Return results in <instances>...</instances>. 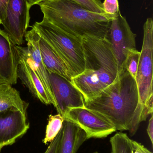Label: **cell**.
<instances>
[{
  "mask_svg": "<svg viewBox=\"0 0 153 153\" xmlns=\"http://www.w3.org/2000/svg\"><path fill=\"white\" fill-rule=\"evenodd\" d=\"M139 102L135 79L124 65L116 80L97 96L84 102V105L106 119L116 130L129 131Z\"/></svg>",
  "mask_w": 153,
  "mask_h": 153,
  "instance_id": "obj_1",
  "label": "cell"
},
{
  "mask_svg": "<svg viewBox=\"0 0 153 153\" xmlns=\"http://www.w3.org/2000/svg\"><path fill=\"white\" fill-rule=\"evenodd\" d=\"M38 5L43 19L81 39L107 38L110 22L116 14L93 12L73 0H45Z\"/></svg>",
  "mask_w": 153,
  "mask_h": 153,
  "instance_id": "obj_2",
  "label": "cell"
},
{
  "mask_svg": "<svg viewBox=\"0 0 153 153\" xmlns=\"http://www.w3.org/2000/svg\"><path fill=\"white\" fill-rule=\"evenodd\" d=\"M84 56L82 73L71 82L81 92L84 102L94 98L111 84L117 76L118 67L107 39L82 38Z\"/></svg>",
  "mask_w": 153,
  "mask_h": 153,
  "instance_id": "obj_3",
  "label": "cell"
},
{
  "mask_svg": "<svg viewBox=\"0 0 153 153\" xmlns=\"http://www.w3.org/2000/svg\"><path fill=\"white\" fill-rule=\"evenodd\" d=\"M143 40L135 80L139 102L136 112L130 135H134L140 123L153 114V21L148 18L143 26Z\"/></svg>",
  "mask_w": 153,
  "mask_h": 153,
  "instance_id": "obj_4",
  "label": "cell"
},
{
  "mask_svg": "<svg viewBox=\"0 0 153 153\" xmlns=\"http://www.w3.org/2000/svg\"><path fill=\"white\" fill-rule=\"evenodd\" d=\"M32 26L62 57L72 77L82 73L84 70V56L82 39L66 33L44 19Z\"/></svg>",
  "mask_w": 153,
  "mask_h": 153,
  "instance_id": "obj_5",
  "label": "cell"
},
{
  "mask_svg": "<svg viewBox=\"0 0 153 153\" xmlns=\"http://www.w3.org/2000/svg\"><path fill=\"white\" fill-rule=\"evenodd\" d=\"M136 36L119 11L110 22L107 38L116 61L119 71L125 65L129 52L137 49Z\"/></svg>",
  "mask_w": 153,
  "mask_h": 153,
  "instance_id": "obj_6",
  "label": "cell"
},
{
  "mask_svg": "<svg viewBox=\"0 0 153 153\" xmlns=\"http://www.w3.org/2000/svg\"><path fill=\"white\" fill-rule=\"evenodd\" d=\"M63 117L64 120L71 121L82 129L87 139L104 138L116 131L106 119L85 107L69 109Z\"/></svg>",
  "mask_w": 153,
  "mask_h": 153,
  "instance_id": "obj_7",
  "label": "cell"
},
{
  "mask_svg": "<svg viewBox=\"0 0 153 153\" xmlns=\"http://www.w3.org/2000/svg\"><path fill=\"white\" fill-rule=\"evenodd\" d=\"M31 27V30L27 31L24 36L27 42V47L16 45V50L37 74L47 93L51 104L56 108V102L51 90L49 73L43 62L40 49V36L33 26Z\"/></svg>",
  "mask_w": 153,
  "mask_h": 153,
  "instance_id": "obj_8",
  "label": "cell"
},
{
  "mask_svg": "<svg viewBox=\"0 0 153 153\" xmlns=\"http://www.w3.org/2000/svg\"><path fill=\"white\" fill-rule=\"evenodd\" d=\"M27 0H10L2 25L4 31L14 44L20 46L29 25L30 9Z\"/></svg>",
  "mask_w": 153,
  "mask_h": 153,
  "instance_id": "obj_9",
  "label": "cell"
},
{
  "mask_svg": "<svg viewBox=\"0 0 153 153\" xmlns=\"http://www.w3.org/2000/svg\"><path fill=\"white\" fill-rule=\"evenodd\" d=\"M49 76L58 114L63 117L69 109L85 107L82 94L71 81L55 74L49 73Z\"/></svg>",
  "mask_w": 153,
  "mask_h": 153,
  "instance_id": "obj_10",
  "label": "cell"
},
{
  "mask_svg": "<svg viewBox=\"0 0 153 153\" xmlns=\"http://www.w3.org/2000/svg\"><path fill=\"white\" fill-rule=\"evenodd\" d=\"M29 127L26 114L17 109L0 112V148L14 143Z\"/></svg>",
  "mask_w": 153,
  "mask_h": 153,
  "instance_id": "obj_11",
  "label": "cell"
},
{
  "mask_svg": "<svg viewBox=\"0 0 153 153\" xmlns=\"http://www.w3.org/2000/svg\"><path fill=\"white\" fill-rule=\"evenodd\" d=\"M16 45L0 28V84L17 83L19 57Z\"/></svg>",
  "mask_w": 153,
  "mask_h": 153,
  "instance_id": "obj_12",
  "label": "cell"
},
{
  "mask_svg": "<svg viewBox=\"0 0 153 153\" xmlns=\"http://www.w3.org/2000/svg\"><path fill=\"white\" fill-rule=\"evenodd\" d=\"M18 54L19 57L18 78H19L22 84L28 88L34 97L46 105L51 104L47 93L37 74L26 60Z\"/></svg>",
  "mask_w": 153,
  "mask_h": 153,
  "instance_id": "obj_13",
  "label": "cell"
},
{
  "mask_svg": "<svg viewBox=\"0 0 153 153\" xmlns=\"http://www.w3.org/2000/svg\"><path fill=\"white\" fill-rule=\"evenodd\" d=\"M39 46L43 62L48 72L55 74L71 81L72 74L67 65L52 46L40 36Z\"/></svg>",
  "mask_w": 153,
  "mask_h": 153,
  "instance_id": "obj_14",
  "label": "cell"
},
{
  "mask_svg": "<svg viewBox=\"0 0 153 153\" xmlns=\"http://www.w3.org/2000/svg\"><path fill=\"white\" fill-rule=\"evenodd\" d=\"M62 132L56 153H76L83 143L88 140L85 132L68 120H64Z\"/></svg>",
  "mask_w": 153,
  "mask_h": 153,
  "instance_id": "obj_15",
  "label": "cell"
},
{
  "mask_svg": "<svg viewBox=\"0 0 153 153\" xmlns=\"http://www.w3.org/2000/svg\"><path fill=\"white\" fill-rule=\"evenodd\" d=\"M29 103L22 99L20 93L12 85L0 84V112L16 108L26 114Z\"/></svg>",
  "mask_w": 153,
  "mask_h": 153,
  "instance_id": "obj_16",
  "label": "cell"
},
{
  "mask_svg": "<svg viewBox=\"0 0 153 153\" xmlns=\"http://www.w3.org/2000/svg\"><path fill=\"white\" fill-rule=\"evenodd\" d=\"M132 141L125 133H116L110 139L111 153H132L134 150Z\"/></svg>",
  "mask_w": 153,
  "mask_h": 153,
  "instance_id": "obj_17",
  "label": "cell"
},
{
  "mask_svg": "<svg viewBox=\"0 0 153 153\" xmlns=\"http://www.w3.org/2000/svg\"><path fill=\"white\" fill-rule=\"evenodd\" d=\"M64 120L60 114L50 115L49 116L48 123L46 128V136L43 143L47 144L51 143L58 134L63 127Z\"/></svg>",
  "mask_w": 153,
  "mask_h": 153,
  "instance_id": "obj_18",
  "label": "cell"
},
{
  "mask_svg": "<svg viewBox=\"0 0 153 153\" xmlns=\"http://www.w3.org/2000/svg\"><path fill=\"white\" fill-rule=\"evenodd\" d=\"M141 52L137 49L131 50L128 54L125 65L127 71L135 79L139 64Z\"/></svg>",
  "mask_w": 153,
  "mask_h": 153,
  "instance_id": "obj_19",
  "label": "cell"
},
{
  "mask_svg": "<svg viewBox=\"0 0 153 153\" xmlns=\"http://www.w3.org/2000/svg\"><path fill=\"white\" fill-rule=\"evenodd\" d=\"M86 10L93 12L104 13L101 0H73Z\"/></svg>",
  "mask_w": 153,
  "mask_h": 153,
  "instance_id": "obj_20",
  "label": "cell"
},
{
  "mask_svg": "<svg viewBox=\"0 0 153 153\" xmlns=\"http://www.w3.org/2000/svg\"><path fill=\"white\" fill-rule=\"evenodd\" d=\"M102 5L104 12L108 14L115 15L120 11L118 0H104Z\"/></svg>",
  "mask_w": 153,
  "mask_h": 153,
  "instance_id": "obj_21",
  "label": "cell"
},
{
  "mask_svg": "<svg viewBox=\"0 0 153 153\" xmlns=\"http://www.w3.org/2000/svg\"><path fill=\"white\" fill-rule=\"evenodd\" d=\"M62 128L55 138L50 143L44 153H56L62 136Z\"/></svg>",
  "mask_w": 153,
  "mask_h": 153,
  "instance_id": "obj_22",
  "label": "cell"
},
{
  "mask_svg": "<svg viewBox=\"0 0 153 153\" xmlns=\"http://www.w3.org/2000/svg\"><path fill=\"white\" fill-rule=\"evenodd\" d=\"M10 0H0V25H2L4 19L6 8Z\"/></svg>",
  "mask_w": 153,
  "mask_h": 153,
  "instance_id": "obj_23",
  "label": "cell"
},
{
  "mask_svg": "<svg viewBox=\"0 0 153 153\" xmlns=\"http://www.w3.org/2000/svg\"><path fill=\"white\" fill-rule=\"evenodd\" d=\"M132 143L134 148L137 149L141 153H152V152H150L149 150H148L147 148L143 146L142 145L139 143L136 142V141L132 140Z\"/></svg>",
  "mask_w": 153,
  "mask_h": 153,
  "instance_id": "obj_24",
  "label": "cell"
},
{
  "mask_svg": "<svg viewBox=\"0 0 153 153\" xmlns=\"http://www.w3.org/2000/svg\"><path fill=\"white\" fill-rule=\"evenodd\" d=\"M147 134L151 140L152 145L153 144V116L152 114L149 121L147 129Z\"/></svg>",
  "mask_w": 153,
  "mask_h": 153,
  "instance_id": "obj_25",
  "label": "cell"
},
{
  "mask_svg": "<svg viewBox=\"0 0 153 153\" xmlns=\"http://www.w3.org/2000/svg\"><path fill=\"white\" fill-rule=\"evenodd\" d=\"M27 1L28 2L30 6L31 7V6L35 5V4H39L45 0H27Z\"/></svg>",
  "mask_w": 153,
  "mask_h": 153,
  "instance_id": "obj_26",
  "label": "cell"
},
{
  "mask_svg": "<svg viewBox=\"0 0 153 153\" xmlns=\"http://www.w3.org/2000/svg\"><path fill=\"white\" fill-rule=\"evenodd\" d=\"M134 152H133L132 153H141L139 151H138V150H137V149L134 148Z\"/></svg>",
  "mask_w": 153,
  "mask_h": 153,
  "instance_id": "obj_27",
  "label": "cell"
},
{
  "mask_svg": "<svg viewBox=\"0 0 153 153\" xmlns=\"http://www.w3.org/2000/svg\"><path fill=\"white\" fill-rule=\"evenodd\" d=\"M99 153L98 152H93V153Z\"/></svg>",
  "mask_w": 153,
  "mask_h": 153,
  "instance_id": "obj_28",
  "label": "cell"
},
{
  "mask_svg": "<svg viewBox=\"0 0 153 153\" xmlns=\"http://www.w3.org/2000/svg\"><path fill=\"white\" fill-rule=\"evenodd\" d=\"M1 148H0V153H1Z\"/></svg>",
  "mask_w": 153,
  "mask_h": 153,
  "instance_id": "obj_29",
  "label": "cell"
}]
</instances>
